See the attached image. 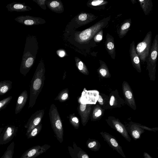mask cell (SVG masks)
Masks as SVG:
<instances>
[{
    "instance_id": "obj_1",
    "label": "cell",
    "mask_w": 158,
    "mask_h": 158,
    "mask_svg": "<svg viewBox=\"0 0 158 158\" xmlns=\"http://www.w3.org/2000/svg\"><path fill=\"white\" fill-rule=\"evenodd\" d=\"M45 70L43 64L38 66L30 82L28 108L35 105L36 99L44 86Z\"/></svg>"
},
{
    "instance_id": "obj_2",
    "label": "cell",
    "mask_w": 158,
    "mask_h": 158,
    "mask_svg": "<svg viewBox=\"0 0 158 158\" xmlns=\"http://www.w3.org/2000/svg\"><path fill=\"white\" fill-rule=\"evenodd\" d=\"M49 115L52 128L57 140L61 143L63 141L64 129L63 123L57 109L55 104L50 107Z\"/></svg>"
},
{
    "instance_id": "obj_3",
    "label": "cell",
    "mask_w": 158,
    "mask_h": 158,
    "mask_svg": "<svg viewBox=\"0 0 158 158\" xmlns=\"http://www.w3.org/2000/svg\"><path fill=\"white\" fill-rule=\"evenodd\" d=\"M158 51V35L155 37L152 44L148 56L146 58V70L148 71L150 80L154 81L156 79V67Z\"/></svg>"
},
{
    "instance_id": "obj_4",
    "label": "cell",
    "mask_w": 158,
    "mask_h": 158,
    "mask_svg": "<svg viewBox=\"0 0 158 158\" xmlns=\"http://www.w3.org/2000/svg\"><path fill=\"white\" fill-rule=\"evenodd\" d=\"M111 16L105 17L89 28L82 31L79 35V38L82 42L91 40L100 30L106 27L111 19Z\"/></svg>"
},
{
    "instance_id": "obj_5",
    "label": "cell",
    "mask_w": 158,
    "mask_h": 158,
    "mask_svg": "<svg viewBox=\"0 0 158 158\" xmlns=\"http://www.w3.org/2000/svg\"><path fill=\"white\" fill-rule=\"evenodd\" d=\"M152 32L150 31L147 33L143 40L138 43L135 47L136 52L142 62L146 61L149 55L152 45Z\"/></svg>"
},
{
    "instance_id": "obj_6",
    "label": "cell",
    "mask_w": 158,
    "mask_h": 158,
    "mask_svg": "<svg viewBox=\"0 0 158 158\" xmlns=\"http://www.w3.org/2000/svg\"><path fill=\"white\" fill-rule=\"evenodd\" d=\"M107 123L110 127L114 129L127 141L131 142V139L129 135L126 127L119 119L112 116H109L106 119Z\"/></svg>"
},
{
    "instance_id": "obj_7",
    "label": "cell",
    "mask_w": 158,
    "mask_h": 158,
    "mask_svg": "<svg viewBox=\"0 0 158 158\" xmlns=\"http://www.w3.org/2000/svg\"><path fill=\"white\" fill-rule=\"evenodd\" d=\"M123 93L126 104L134 110L136 109V102L133 91L129 83L125 81L122 84Z\"/></svg>"
},
{
    "instance_id": "obj_8",
    "label": "cell",
    "mask_w": 158,
    "mask_h": 158,
    "mask_svg": "<svg viewBox=\"0 0 158 158\" xmlns=\"http://www.w3.org/2000/svg\"><path fill=\"white\" fill-rule=\"evenodd\" d=\"M108 97V101L105 110L120 108L126 104L124 100L119 96L117 89L111 91Z\"/></svg>"
},
{
    "instance_id": "obj_9",
    "label": "cell",
    "mask_w": 158,
    "mask_h": 158,
    "mask_svg": "<svg viewBox=\"0 0 158 158\" xmlns=\"http://www.w3.org/2000/svg\"><path fill=\"white\" fill-rule=\"evenodd\" d=\"M44 114V110L42 109L37 110L31 115L24 126V127L27 129L26 136L32 129L41 122Z\"/></svg>"
},
{
    "instance_id": "obj_10",
    "label": "cell",
    "mask_w": 158,
    "mask_h": 158,
    "mask_svg": "<svg viewBox=\"0 0 158 158\" xmlns=\"http://www.w3.org/2000/svg\"><path fill=\"white\" fill-rule=\"evenodd\" d=\"M18 127L13 125H8L4 128L0 136V145H3L10 142L16 135Z\"/></svg>"
},
{
    "instance_id": "obj_11",
    "label": "cell",
    "mask_w": 158,
    "mask_h": 158,
    "mask_svg": "<svg viewBox=\"0 0 158 158\" xmlns=\"http://www.w3.org/2000/svg\"><path fill=\"white\" fill-rule=\"evenodd\" d=\"M100 134L109 145L113 149L116 151L122 157L126 158L122 148L114 136L106 132L102 131Z\"/></svg>"
},
{
    "instance_id": "obj_12",
    "label": "cell",
    "mask_w": 158,
    "mask_h": 158,
    "mask_svg": "<svg viewBox=\"0 0 158 158\" xmlns=\"http://www.w3.org/2000/svg\"><path fill=\"white\" fill-rule=\"evenodd\" d=\"M51 146L48 144L33 146L26 151L20 158H35L45 152Z\"/></svg>"
},
{
    "instance_id": "obj_13",
    "label": "cell",
    "mask_w": 158,
    "mask_h": 158,
    "mask_svg": "<svg viewBox=\"0 0 158 158\" xmlns=\"http://www.w3.org/2000/svg\"><path fill=\"white\" fill-rule=\"evenodd\" d=\"M127 130L132 138L135 140L140 138L142 134L144 132V129L141 124L131 121L125 125Z\"/></svg>"
},
{
    "instance_id": "obj_14",
    "label": "cell",
    "mask_w": 158,
    "mask_h": 158,
    "mask_svg": "<svg viewBox=\"0 0 158 158\" xmlns=\"http://www.w3.org/2000/svg\"><path fill=\"white\" fill-rule=\"evenodd\" d=\"M92 105L80 103L77 107V111L81 118L83 126L86 125L88 122L92 110Z\"/></svg>"
},
{
    "instance_id": "obj_15",
    "label": "cell",
    "mask_w": 158,
    "mask_h": 158,
    "mask_svg": "<svg viewBox=\"0 0 158 158\" xmlns=\"http://www.w3.org/2000/svg\"><path fill=\"white\" fill-rule=\"evenodd\" d=\"M130 55L133 67L138 73L141 72V69L139 57L135 50V42L133 41L130 44L129 49Z\"/></svg>"
},
{
    "instance_id": "obj_16",
    "label": "cell",
    "mask_w": 158,
    "mask_h": 158,
    "mask_svg": "<svg viewBox=\"0 0 158 158\" xmlns=\"http://www.w3.org/2000/svg\"><path fill=\"white\" fill-rule=\"evenodd\" d=\"M68 149L72 158H89L88 154L78 146L74 142H73V147L68 146Z\"/></svg>"
},
{
    "instance_id": "obj_17",
    "label": "cell",
    "mask_w": 158,
    "mask_h": 158,
    "mask_svg": "<svg viewBox=\"0 0 158 158\" xmlns=\"http://www.w3.org/2000/svg\"><path fill=\"white\" fill-rule=\"evenodd\" d=\"M6 7L10 12H23L30 10L31 9L30 7L26 5L24 2H15L7 4Z\"/></svg>"
},
{
    "instance_id": "obj_18",
    "label": "cell",
    "mask_w": 158,
    "mask_h": 158,
    "mask_svg": "<svg viewBox=\"0 0 158 158\" xmlns=\"http://www.w3.org/2000/svg\"><path fill=\"white\" fill-rule=\"evenodd\" d=\"M105 45L109 54L113 59H114L116 56V49L114 38L108 33L106 36Z\"/></svg>"
},
{
    "instance_id": "obj_19",
    "label": "cell",
    "mask_w": 158,
    "mask_h": 158,
    "mask_svg": "<svg viewBox=\"0 0 158 158\" xmlns=\"http://www.w3.org/2000/svg\"><path fill=\"white\" fill-rule=\"evenodd\" d=\"M28 95L26 90L23 91L19 95L17 99L15 109V113L17 114L23 109L27 100Z\"/></svg>"
},
{
    "instance_id": "obj_20",
    "label": "cell",
    "mask_w": 158,
    "mask_h": 158,
    "mask_svg": "<svg viewBox=\"0 0 158 158\" xmlns=\"http://www.w3.org/2000/svg\"><path fill=\"white\" fill-rule=\"evenodd\" d=\"M37 19L29 15H21L15 19L17 22L26 26L35 25L37 23Z\"/></svg>"
},
{
    "instance_id": "obj_21",
    "label": "cell",
    "mask_w": 158,
    "mask_h": 158,
    "mask_svg": "<svg viewBox=\"0 0 158 158\" xmlns=\"http://www.w3.org/2000/svg\"><path fill=\"white\" fill-rule=\"evenodd\" d=\"M131 23V19H126L123 22L117 30V33L120 39L124 37L130 30Z\"/></svg>"
},
{
    "instance_id": "obj_22",
    "label": "cell",
    "mask_w": 158,
    "mask_h": 158,
    "mask_svg": "<svg viewBox=\"0 0 158 158\" xmlns=\"http://www.w3.org/2000/svg\"><path fill=\"white\" fill-rule=\"evenodd\" d=\"M100 67L97 69L99 77L102 78H108L111 77L109 69L105 63L99 60Z\"/></svg>"
},
{
    "instance_id": "obj_23",
    "label": "cell",
    "mask_w": 158,
    "mask_h": 158,
    "mask_svg": "<svg viewBox=\"0 0 158 158\" xmlns=\"http://www.w3.org/2000/svg\"><path fill=\"white\" fill-rule=\"evenodd\" d=\"M105 110L98 104L96 105L94 107L90 115L91 120L95 121L100 120L103 116Z\"/></svg>"
},
{
    "instance_id": "obj_24",
    "label": "cell",
    "mask_w": 158,
    "mask_h": 158,
    "mask_svg": "<svg viewBox=\"0 0 158 158\" xmlns=\"http://www.w3.org/2000/svg\"><path fill=\"white\" fill-rule=\"evenodd\" d=\"M140 6L145 15H147L152 10L153 5L151 0H139Z\"/></svg>"
},
{
    "instance_id": "obj_25",
    "label": "cell",
    "mask_w": 158,
    "mask_h": 158,
    "mask_svg": "<svg viewBox=\"0 0 158 158\" xmlns=\"http://www.w3.org/2000/svg\"><path fill=\"white\" fill-rule=\"evenodd\" d=\"M12 82L10 80H4L0 81V95H3L10 90Z\"/></svg>"
},
{
    "instance_id": "obj_26",
    "label": "cell",
    "mask_w": 158,
    "mask_h": 158,
    "mask_svg": "<svg viewBox=\"0 0 158 158\" xmlns=\"http://www.w3.org/2000/svg\"><path fill=\"white\" fill-rule=\"evenodd\" d=\"M98 18L93 14L88 13H81L78 16L79 22L84 24H87L94 20Z\"/></svg>"
},
{
    "instance_id": "obj_27",
    "label": "cell",
    "mask_w": 158,
    "mask_h": 158,
    "mask_svg": "<svg viewBox=\"0 0 158 158\" xmlns=\"http://www.w3.org/2000/svg\"><path fill=\"white\" fill-rule=\"evenodd\" d=\"M86 145L88 148L94 152L99 151L101 146L100 143L98 140L90 138H89L87 140Z\"/></svg>"
},
{
    "instance_id": "obj_28",
    "label": "cell",
    "mask_w": 158,
    "mask_h": 158,
    "mask_svg": "<svg viewBox=\"0 0 158 158\" xmlns=\"http://www.w3.org/2000/svg\"><path fill=\"white\" fill-rule=\"evenodd\" d=\"M69 98V90L68 88H66L60 91L54 100L63 102L66 101Z\"/></svg>"
},
{
    "instance_id": "obj_29",
    "label": "cell",
    "mask_w": 158,
    "mask_h": 158,
    "mask_svg": "<svg viewBox=\"0 0 158 158\" xmlns=\"http://www.w3.org/2000/svg\"><path fill=\"white\" fill-rule=\"evenodd\" d=\"M76 65L80 72L85 75H89V71L86 66L78 58L76 59Z\"/></svg>"
},
{
    "instance_id": "obj_30",
    "label": "cell",
    "mask_w": 158,
    "mask_h": 158,
    "mask_svg": "<svg viewBox=\"0 0 158 158\" xmlns=\"http://www.w3.org/2000/svg\"><path fill=\"white\" fill-rule=\"evenodd\" d=\"M109 99L108 96L105 94L99 93L97 102L103 109L105 110V108L107 104Z\"/></svg>"
},
{
    "instance_id": "obj_31",
    "label": "cell",
    "mask_w": 158,
    "mask_h": 158,
    "mask_svg": "<svg viewBox=\"0 0 158 158\" xmlns=\"http://www.w3.org/2000/svg\"><path fill=\"white\" fill-rule=\"evenodd\" d=\"M15 144L14 141L11 143L1 158H13Z\"/></svg>"
},
{
    "instance_id": "obj_32",
    "label": "cell",
    "mask_w": 158,
    "mask_h": 158,
    "mask_svg": "<svg viewBox=\"0 0 158 158\" xmlns=\"http://www.w3.org/2000/svg\"><path fill=\"white\" fill-rule=\"evenodd\" d=\"M70 123L75 129L79 128L80 122L79 118L74 114H70L68 117Z\"/></svg>"
},
{
    "instance_id": "obj_33",
    "label": "cell",
    "mask_w": 158,
    "mask_h": 158,
    "mask_svg": "<svg viewBox=\"0 0 158 158\" xmlns=\"http://www.w3.org/2000/svg\"><path fill=\"white\" fill-rule=\"evenodd\" d=\"M108 2L104 0H94L91 2V5L96 7L98 9H104Z\"/></svg>"
},
{
    "instance_id": "obj_34",
    "label": "cell",
    "mask_w": 158,
    "mask_h": 158,
    "mask_svg": "<svg viewBox=\"0 0 158 158\" xmlns=\"http://www.w3.org/2000/svg\"><path fill=\"white\" fill-rule=\"evenodd\" d=\"M42 127V125L40 123L34 128L27 136V138L31 139L36 137L40 132Z\"/></svg>"
},
{
    "instance_id": "obj_35",
    "label": "cell",
    "mask_w": 158,
    "mask_h": 158,
    "mask_svg": "<svg viewBox=\"0 0 158 158\" xmlns=\"http://www.w3.org/2000/svg\"><path fill=\"white\" fill-rule=\"evenodd\" d=\"M12 98V96H10L0 101V111L6 107Z\"/></svg>"
},
{
    "instance_id": "obj_36",
    "label": "cell",
    "mask_w": 158,
    "mask_h": 158,
    "mask_svg": "<svg viewBox=\"0 0 158 158\" xmlns=\"http://www.w3.org/2000/svg\"><path fill=\"white\" fill-rule=\"evenodd\" d=\"M103 34V30H100L96 35L95 39L97 41L99 42L101 41L102 38Z\"/></svg>"
},
{
    "instance_id": "obj_37",
    "label": "cell",
    "mask_w": 158,
    "mask_h": 158,
    "mask_svg": "<svg viewBox=\"0 0 158 158\" xmlns=\"http://www.w3.org/2000/svg\"><path fill=\"white\" fill-rule=\"evenodd\" d=\"M60 6V3L57 1H53L50 4V6L52 8L55 9Z\"/></svg>"
},
{
    "instance_id": "obj_38",
    "label": "cell",
    "mask_w": 158,
    "mask_h": 158,
    "mask_svg": "<svg viewBox=\"0 0 158 158\" xmlns=\"http://www.w3.org/2000/svg\"><path fill=\"white\" fill-rule=\"evenodd\" d=\"M144 158H152V157L147 152H144L143 153Z\"/></svg>"
},
{
    "instance_id": "obj_39",
    "label": "cell",
    "mask_w": 158,
    "mask_h": 158,
    "mask_svg": "<svg viewBox=\"0 0 158 158\" xmlns=\"http://www.w3.org/2000/svg\"><path fill=\"white\" fill-rule=\"evenodd\" d=\"M65 55V53L63 51H61L59 53V55L60 57H63Z\"/></svg>"
},
{
    "instance_id": "obj_40",
    "label": "cell",
    "mask_w": 158,
    "mask_h": 158,
    "mask_svg": "<svg viewBox=\"0 0 158 158\" xmlns=\"http://www.w3.org/2000/svg\"><path fill=\"white\" fill-rule=\"evenodd\" d=\"M66 77V72L64 73V75L63 77V79L64 80Z\"/></svg>"
},
{
    "instance_id": "obj_41",
    "label": "cell",
    "mask_w": 158,
    "mask_h": 158,
    "mask_svg": "<svg viewBox=\"0 0 158 158\" xmlns=\"http://www.w3.org/2000/svg\"><path fill=\"white\" fill-rule=\"evenodd\" d=\"M4 127H0V135L1 134V132H2V131H3Z\"/></svg>"
}]
</instances>
